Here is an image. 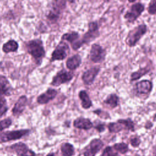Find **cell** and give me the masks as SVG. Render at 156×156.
I'll return each mask as SVG.
<instances>
[{
	"mask_svg": "<svg viewBox=\"0 0 156 156\" xmlns=\"http://www.w3.org/2000/svg\"><path fill=\"white\" fill-rule=\"evenodd\" d=\"M99 24L97 21H91L88 25V30L86 32L82 38L79 40L71 47L74 50H77L85 44H88L99 36Z\"/></svg>",
	"mask_w": 156,
	"mask_h": 156,
	"instance_id": "obj_1",
	"label": "cell"
},
{
	"mask_svg": "<svg viewBox=\"0 0 156 156\" xmlns=\"http://www.w3.org/2000/svg\"><path fill=\"white\" fill-rule=\"evenodd\" d=\"M26 49L27 52L32 56L38 63L41 62L42 58L45 55L43 42L40 39H34L28 41L26 44Z\"/></svg>",
	"mask_w": 156,
	"mask_h": 156,
	"instance_id": "obj_2",
	"label": "cell"
},
{
	"mask_svg": "<svg viewBox=\"0 0 156 156\" xmlns=\"http://www.w3.org/2000/svg\"><path fill=\"white\" fill-rule=\"evenodd\" d=\"M147 32V26L141 24L131 29L125 40V42L129 47L135 46L140 39L146 34Z\"/></svg>",
	"mask_w": 156,
	"mask_h": 156,
	"instance_id": "obj_3",
	"label": "cell"
},
{
	"mask_svg": "<svg viewBox=\"0 0 156 156\" xmlns=\"http://www.w3.org/2000/svg\"><path fill=\"white\" fill-rule=\"evenodd\" d=\"M29 133L28 129L6 131L0 133V143L18 140Z\"/></svg>",
	"mask_w": 156,
	"mask_h": 156,
	"instance_id": "obj_4",
	"label": "cell"
},
{
	"mask_svg": "<svg viewBox=\"0 0 156 156\" xmlns=\"http://www.w3.org/2000/svg\"><path fill=\"white\" fill-rule=\"evenodd\" d=\"M106 56L105 50L100 45L94 43L91 45L90 51V59L95 63H101L104 61Z\"/></svg>",
	"mask_w": 156,
	"mask_h": 156,
	"instance_id": "obj_5",
	"label": "cell"
},
{
	"mask_svg": "<svg viewBox=\"0 0 156 156\" xmlns=\"http://www.w3.org/2000/svg\"><path fill=\"white\" fill-rule=\"evenodd\" d=\"M144 10V5L140 2L133 4L125 13L124 18L129 23L135 22Z\"/></svg>",
	"mask_w": 156,
	"mask_h": 156,
	"instance_id": "obj_6",
	"label": "cell"
},
{
	"mask_svg": "<svg viewBox=\"0 0 156 156\" xmlns=\"http://www.w3.org/2000/svg\"><path fill=\"white\" fill-rule=\"evenodd\" d=\"M73 77L74 74L72 72L62 69L53 77L51 84L55 87H58L62 84L70 82Z\"/></svg>",
	"mask_w": 156,
	"mask_h": 156,
	"instance_id": "obj_7",
	"label": "cell"
},
{
	"mask_svg": "<svg viewBox=\"0 0 156 156\" xmlns=\"http://www.w3.org/2000/svg\"><path fill=\"white\" fill-rule=\"evenodd\" d=\"M69 50L68 45L63 41H60L52 53L51 62L64 60L67 57Z\"/></svg>",
	"mask_w": 156,
	"mask_h": 156,
	"instance_id": "obj_8",
	"label": "cell"
},
{
	"mask_svg": "<svg viewBox=\"0 0 156 156\" xmlns=\"http://www.w3.org/2000/svg\"><path fill=\"white\" fill-rule=\"evenodd\" d=\"M104 142L99 138H93L85 147L83 156H95L103 147Z\"/></svg>",
	"mask_w": 156,
	"mask_h": 156,
	"instance_id": "obj_9",
	"label": "cell"
},
{
	"mask_svg": "<svg viewBox=\"0 0 156 156\" xmlns=\"http://www.w3.org/2000/svg\"><path fill=\"white\" fill-rule=\"evenodd\" d=\"M10 151L15 152L18 156H35V153L29 149L27 146L22 142L15 143L9 147Z\"/></svg>",
	"mask_w": 156,
	"mask_h": 156,
	"instance_id": "obj_10",
	"label": "cell"
},
{
	"mask_svg": "<svg viewBox=\"0 0 156 156\" xmlns=\"http://www.w3.org/2000/svg\"><path fill=\"white\" fill-rule=\"evenodd\" d=\"M100 69L101 68L99 66H93L83 72L81 77L83 83L86 85H91L93 84Z\"/></svg>",
	"mask_w": 156,
	"mask_h": 156,
	"instance_id": "obj_11",
	"label": "cell"
},
{
	"mask_svg": "<svg viewBox=\"0 0 156 156\" xmlns=\"http://www.w3.org/2000/svg\"><path fill=\"white\" fill-rule=\"evenodd\" d=\"M153 85L151 81L144 79L137 82L135 85L134 90L138 94H149L152 90Z\"/></svg>",
	"mask_w": 156,
	"mask_h": 156,
	"instance_id": "obj_12",
	"label": "cell"
},
{
	"mask_svg": "<svg viewBox=\"0 0 156 156\" xmlns=\"http://www.w3.org/2000/svg\"><path fill=\"white\" fill-rule=\"evenodd\" d=\"M57 94V91L54 88H49L37 97V101L40 104H45L54 99Z\"/></svg>",
	"mask_w": 156,
	"mask_h": 156,
	"instance_id": "obj_13",
	"label": "cell"
},
{
	"mask_svg": "<svg viewBox=\"0 0 156 156\" xmlns=\"http://www.w3.org/2000/svg\"><path fill=\"white\" fill-rule=\"evenodd\" d=\"M73 126L76 129L88 130L93 127V124L89 118L79 117L74 119Z\"/></svg>",
	"mask_w": 156,
	"mask_h": 156,
	"instance_id": "obj_14",
	"label": "cell"
},
{
	"mask_svg": "<svg viewBox=\"0 0 156 156\" xmlns=\"http://www.w3.org/2000/svg\"><path fill=\"white\" fill-rule=\"evenodd\" d=\"M27 102V98L26 96L23 95L19 98L16 102L15 104L12 112L14 116L20 115L24 111Z\"/></svg>",
	"mask_w": 156,
	"mask_h": 156,
	"instance_id": "obj_15",
	"label": "cell"
},
{
	"mask_svg": "<svg viewBox=\"0 0 156 156\" xmlns=\"http://www.w3.org/2000/svg\"><path fill=\"white\" fill-rule=\"evenodd\" d=\"M82 63V58L79 54H75L69 57L66 62V68L70 71H74L78 68Z\"/></svg>",
	"mask_w": 156,
	"mask_h": 156,
	"instance_id": "obj_16",
	"label": "cell"
},
{
	"mask_svg": "<svg viewBox=\"0 0 156 156\" xmlns=\"http://www.w3.org/2000/svg\"><path fill=\"white\" fill-rule=\"evenodd\" d=\"M12 90V88L7 79L3 76H0V97L10 95Z\"/></svg>",
	"mask_w": 156,
	"mask_h": 156,
	"instance_id": "obj_17",
	"label": "cell"
},
{
	"mask_svg": "<svg viewBox=\"0 0 156 156\" xmlns=\"http://www.w3.org/2000/svg\"><path fill=\"white\" fill-rule=\"evenodd\" d=\"M79 98L81 101V106L83 108L87 110L93 106V103L85 90H81L79 92Z\"/></svg>",
	"mask_w": 156,
	"mask_h": 156,
	"instance_id": "obj_18",
	"label": "cell"
},
{
	"mask_svg": "<svg viewBox=\"0 0 156 156\" xmlns=\"http://www.w3.org/2000/svg\"><path fill=\"white\" fill-rule=\"evenodd\" d=\"M149 71H150V68L148 66H146V67L140 68L136 71L133 72L130 74V82H132L133 81L140 79L141 77L147 74Z\"/></svg>",
	"mask_w": 156,
	"mask_h": 156,
	"instance_id": "obj_19",
	"label": "cell"
},
{
	"mask_svg": "<svg viewBox=\"0 0 156 156\" xmlns=\"http://www.w3.org/2000/svg\"><path fill=\"white\" fill-rule=\"evenodd\" d=\"M79 34L78 32L75 31H72L71 32H68L64 34L61 38L62 40H66L71 44V46L74 44L79 39Z\"/></svg>",
	"mask_w": 156,
	"mask_h": 156,
	"instance_id": "obj_20",
	"label": "cell"
},
{
	"mask_svg": "<svg viewBox=\"0 0 156 156\" xmlns=\"http://www.w3.org/2000/svg\"><path fill=\"white\" fill-rule=\"evenodd\" d=\"M18 43L13 40H9L7 42L5 43L2 46V51L5 53L13 52L18 50Z\"/></svg>",
	"mask_w": 156,
	"mask_h": 156,
	"instance_id": "obj_21",
	"label": "cell"
},
{
	"mask_svg": "<svg viewBox=\"0 0 156 156\" xmlns=\"http://www.w3.org/2000/svg\"><path fill=\"white\" fill-rule=\"evenodd\" d=\"M119 97L115 93H111L108 94L104 101V102L110 107L112 108H115L118 105Z\"/></svg>",
	"mask_w": 156,
	"mask_h": 156,
	"instance_id": "obj_22",
	"label": "cell"
},
{
	"mask_svg": "<svg viewBox=\"0 0 156 156\" xmlns=\"http://www.w3.org/2000/svg\"><path fill=\"white\" fill-rule=\"evenodd\" d=\"M63 156H73L75 153L74 146L69 143H64L60 146Z\"/></svg>",
	"mask_w": 156,
	"mask_h": 156,
	"instance_id": "obj_23",
	"label": "cell"
},
{
	"mask_svg": "<svg viewBox=\"0 0 156 156\" xmlns=\"http://www.w3.org/2000/svg\"><path fill=\"white\" fill-rule=\"evenodd\" d=\"M107 127L108 131L112 133H116L122 131L123 129H125L124 125L118 121H117L116 122H112L108 123V124L107 125Z\"/></svg>",
	"mask_w": 156,
	"mask_h": 156,
	"instance_id": "obj_24",
	"label": "cell"
},
{
	"mask_svg": "<svg viewBox=\"0 0 156 156\" xmlns=\"http://www.w3.org/2000/svg\"><path fill=\"white\" fill-rule=\"evenodd\" d=\"M113 147L115 149L116 151L119 152L121 154H125L129 151L128 145L123 142L115 143V144H113Z\"/></svg>",
	"mask_w": 156,
	"mask_h": 156,
	"instance_id": "obj_25",
	"label": "cell"
},
{
	"mask_svg": "<svg viewBox=\"0 0 156 156\" xmlns=\"http://www.w3.org/2000/svg\"><path fill=\"white\" fill-rule=\"evenodd\" d=\"M118 121L124 125L125 129L131 132L135 131V124L134 122L130 118L119 119H118Z\"/></svg>",
	"mask_w": 156,
	"mask_h": 156,
	"instance_id": "obj_26",
	"label": "cell"
},
{
	"mask_svg": "<svg viewBox=\"0 0 156 156\" xmlns=\"http://www.w3.org/2000/svg\"><path fill=\"white\" fill-rule=\"evenodd\" d=\"M66 6V1L65 0H54L53 7L54 10L60 13L61 10L65 9Z\"/></svg>",
	"mask_w": 156,
	"mask_h": 156,
	"instance_id": "obj_27",
	"label": "cell"
},
{
	"mask_svg": "<svg viewBox=\"0 0 156 156\" xmlns=\"http://www.w3.org/2000/svg\"><path fill=\"white\" fill-rule=\"evenodd\" d=\"M118 152L115 150L113 146H108L103 151L101 156H118Z\"/></svg>",
	"mask_w": 156,
	"mask_h": 156,
	"instance_id": "obj_28",
	"label": "cell"
},
{
	"mask_svg": "<svg viewBox=\"0 0 156 156\" xmlns=\"http://www.w3.org/2000/svg\"><path fill=\"white\" fill-rule=\"evenodd\" d=\"M8 107L7 106V102L5 99L2 97H0V117L2 116L7 111Z\"/></svg>",
	"mask_w": 156,
	"mask_h": 156,
	"instance_id": "obj_29",
	"label": "cell"
},
{
	"mask_svg": "<svg viewBox=\"0 0 156 156\" xmlns=\"http://www.w3.org/2000/svg\"><path fill=\"white\" fill-rule=\"evenodd\" d=\"M12 123V121L10 118H7L0 121V130H2L5 129L9 127Z\"/></svg>",
	"mask_w": 156,
	"mask_h": 156,
	"instance_id": "obj_30",
	"label": "cell"
},
{
	"mask_svg": "<svg viewBox=\"0 0 156 156\" xmlns=\"http://www.w3.org/2000/svg\"><path fill=\"white\" fill-rule=\"evenodd\" d=\"M141 139L138 136H132L130 139V144L133 147H138L141 144Z\"/></svg>",
	"mask_w": 156,
	"mask_h": 156,
	"instance_id": "obj_31",
	"label": "cell"
},
{
	"mask_svg": "<svg viewBox=\"0 0 156 156\" xmlns=\"http://www.w3.org/2000/svg\"><path fill=\"white\" fill-rule=\"evenodd\" d=\"M148 13L151 15H155L156 14V0H152L149 4L147 9Z\"/></svg>",
	"mask_w": 156,
	"mask_h": 156,
	"instance_id": "obj_32",
	"label": "cell"
},
{
	"mask_svg": "<svg viewBox=\"0 0 156 156\" xmlns=\"http://www.w3.org/2000/svg\"><path fill=\"white\" fill-rule=\"evenodd\" d=\"M94 129L99 132V133H102L105 130V125L103 122H99L96 124V125L94 126Z\"/></svg>",
	"mask_w": 156,
	"mask_h": 156,
	"instance_id": "obj_33",
	"label": "cell"
},
{
	"mask_svg": "<svg viewBox=\"0 0 156 156\" xmlns=\"http://www.w3.org/2000/svg\"><path fill=\"white\" fill-rule=\"evenodd\" d=\"M153 127V124L152 122H151L150 121H147L146 123H145V126L144 127L146 129H150Z\"/></svg>",
	"mask_w": 156,
	"mask_h": 156,
	"instance_id": "obj_34",
	"label": "cell"
},
{
	"mask_svg": "<svg viewBox=\"0 0 156 156\" xmlns=\"http://www.w3.org/2000/svg\"><path fill=\"white\" fill-rule=\"evenodd\" d=\"M46 156H55V154H54V153H53V152H51V153H49V154H48Z\"/></svg>",
	"mask_w": 156,
	"mask_h": 156,
	"instance_id": "obj_35",
	"label": "cell"
},
{
	"mask_svg": "<svg viewBox=\"0 0 156 156\" xmlns=\"http://www.w3.org/2000/svg\"><path fill=\"white\" fill-rule=\"evenodd\" d=\"M153 120H154V121H155V122H156V113L154 115V116H153Z\"/></svg>",
	"mask_w": 156,
	"mask_h": 156,
	"instance_id": "obj_36",
	"label": "cell"
},
{
	"mask_svg": "<svg viewBox=\"0 0 156 156\" xmlns=\"http://www.w3.org/2000/svg\"><path fill=\"white\" fill-rule=\"evenodd\" d=\"M135 1H136V0H128V1H129V2H130V3L133 2H135Z\"/></svg>",
	"mask_w": 156,
	"mask_h": 156,
	"instance_id": "obj_37",
	"label": "cell"
},
{
	"mask_svg": "<svg viewBox=\"0 0 156 156\" xmlns=\"http://www.w3.org/2000/svg\"><path fill=\"white\" fill-rule=\"evenodd\" d=\"M68 1H69V2H71V3H73V2H74V1H75V0H67Z\"/></svg>",
	"mask_w": 156,
	"mask_h": 156,
	"instance_id": "obj_38",
	"label": "cell"
},
{
	"mask_svg": "<svg viewBox=\"0 0 156 156\" xmlns=\"http://www.w3.org/2000/svg\"><path fill=\"white\" fill-rule=\"evenodd\" d=\"M105 1H107V2H108V1H109V0H104Z\"/></svg>",
	"mask_w": 156,
	"mask_h": 156,
	"instance_id": "obj_39",
	"label": "cell"
}]
</instances>
